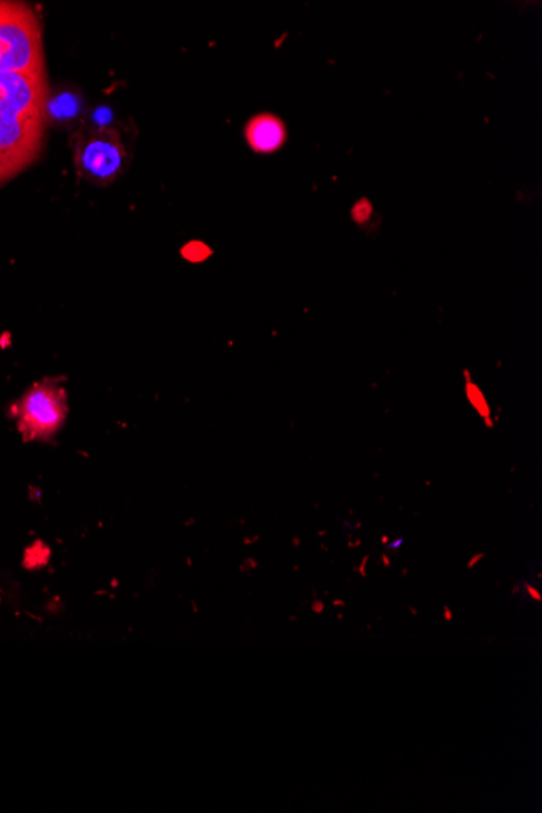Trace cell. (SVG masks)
<instances>
[{
  "mask_svg": "<svg viewBox=\"0 0 542 813\" xmlns=\"http://www.w3.org/2000/svg\"><path fill=\"white\" fill-rule=\"evenodd\" d=\"M46 72H0V185L40 157L48 122Z\"/></svg>",
  "mask_w": 542,
  "mask_h": 813,
  "instance_id": "1",
  "label": "cell"
},
{
  "mask_svg": "<svg viewBox=\"0 0 542 813\" xmlns=\"http://www.w3.org/2000/svg\"><path fill=\"white\" fill-rule=\"evenodd\" d=\"M41 20L28 3L0 2V72H42Z\"/></svg>",
  "mask_w": 542,
  "mask_h": 813,
  "instance_id": "2",
  "label": "cell"
},
{
  "mask_svg": "<svg viewBox=\"0 0 542 813\" xmlns=\"http://www.w3.org/2000/svg\"><path fill=\"white\" fill-rule=\"evenodd\" d=\"M70 145L80 178L100 188L112 184L129 164L121 136L109 127L82 126Z\"/></svg>",
  "mask_w": 542,
  "mask_h": 813,
  "instance_id": "3",
  "label": "cell"
},
{
  "mask_svg": "<svg viewBox=\"0 0 542 813\" xmlns=\"http://www.w3.org/2000/svg\"><path fill=\"white\" fill-rule=\"evenodd\" d=\"M66 418V392L52 380L37 383L24 393L17 406L20 432L27 440L52 438L62 428Z\"/></svg>",
  "mask_w": 542,
  "mask_h": 813,
  "instance_id": "4",
  "label": "cell"
},
{
  "mask_svg": "<svg viewBox=\"0 0 542 813\" xmlns=\"http://www.w3.org/2000/svg\"><path fill=\"white\" fill-rule=\"evenodd\" d=\"M245 137L253 150L270 153L283 145L287 140V129H284L283 122L274 116L262 114L249 122Z\"/></svg>",
  "mask_w": 542,
  "mask_h": 813,
  "instance_id": "5",
  "label": "cell"
},
{
  "mask_svg": "<svg viewBox=\"0 0 542 813\" xmlns=\"http://www.w3.org/2000/svg\"><path fill=\"white\" fill-rule=\"evenodd\" d=\"M79 103H77L76 94H69L63 91L61 94H49L48 98V119L54 121H70L77 114Z\"/></svg>",
  "mask_w": 542,
  "mask_h": 813,
  "instance_id": "6",
  "label": "cell"
},
{
  "mask_svg": "<svg viewBox=\"0 0 542 813\" xmlns=\"http://www.w3.org/2000/svg\"><path fill=\"white\" fill-rule=\"evenodd\" d=\"M369 217H371V205H369L368 200H362V202H359L358 205H355L354 218L359 223H362V221L368 220Z\"/></svg>",
  "mask_w": 542,
  "mask_h": 813,
  "instance_id": "7",
  "label": "cell"
},
{
  "mask_svg": "<svg viewBox=\"0 0 542 813\" xmlns=\"http://www.w3.org/2000/svg\"><path fill=\"white\" fill-rule=\"evenodd\" d=\"M524 588H526L528 594H530L531 598H533L536 603H541L542 596L540 594V591L536 590V588L531 586V584L524 583Z\"/></svg>",
  "mask_w": 542,
  "mask_h": 813,
  "instance_id": "8",
  "label": "cell"
},
{
  "mask_svg": "<svg viewBox=\"0 0 542 813\" xmlns=\"http://www.w3.org/2000/svg\"><path fill=\"white\" fill-rule=\"evenodd\" d=\"M482 559H484V554L474 555V558L471 559L470 562H468V566H470V569H473V566L476 565L478 562L482 561Z\"/></svg>",
  "mask_w": 542,
  "mask_h": 813,
  "instance_id": "9",
  "label": "cell"
},
{
  "mask_svg": "<svg viewBox=\"0 0 542 813\" xmlns=\"http://www.w3.org/2000/svg\"><path fill=\"white\" fill-rule=\"evenodd\" d=\"M443 614H445V615H443V619H445L446 622H452L453 621V614H452V611H450L449 608H443Z\"/></svg>",
  "mask_w": 542,
  "mask_h": 813,
  "instance_id": "10",
  "label": "cell"
},
{
  "mask_svg": "<svg viewBox=\"0 0 542 813\" xmlns=\"http://www.w3.org/2000/svg\"><path fill=\"white\" fill-rule=\"evenodd\" d=\"M313 612H317V614H320V612H323V609H325V605L323 603H320V601H317L315 604L312 605Z\"/></svg>",
  "mask_w": 542,
  "mask_h": 813,
  "instance_id": "11",
  "label": "cell"
},
{
  "mask_svg": "<svg viewBox=\"0 0 542 813\" xmlns=\"http://www.w3.org/2000/svg\"><path fill=\"white\" fill-rule=\"evenodd\" d=\"M368 561H369V558H365L364 561H362L361 573L364 576H365V563H368Z\"/></svg>",
  "mask_w": 542,
  "mask_h": 813,
  "instance_id": "12",
  "label": "cell"
},
{
  "mask_svg": "<svg viewBox=\"0 0 542 813\" xmlns=\"http://www.w3.org/2000/svg\"><path fill=\"white\" fill-rule=\"evenodd\" d=\"M400 544H403V540H398V541L395 542V544L389 545V549H390V548H392V549H397V548H398V545H400Z\"/></svg>",
  "mask_w": 542,
  "mask_h": 813,
  "instance_id": "13",
  "label": "cell"
},
{
  "mask_svg": "<svg viewBox=\"0 0 542 813\" xmlns=\"http://www.w3.org/2000/svg\"><path fill=\"white\" fill-rule=\"evenodd\" d=\"M333 604L337 605V608H338V605H340V608H343V605H344L343 601H338V600L334 601Z\"/></svg>",
  "mask_w": 542,
  "mask_h": 813,
  "instance_id": "14",
  "label": "cell"
},
{
  "mask_svg": "<svg viewBox=\"0 0 542 813\" xmlns=\"http://www.w3.org/2000/svg\"><path fill=\"white\" fill-rule=\"evenodd\" d=\"M383 563H385L387 566H390L389 558H387V555H383Z\"/></svg>",
  "mask_w": 542,
  "mask_h": 813,
  "instance_id": "15",
  "label": "cell"
},
{
  "mask_svg": "<svg viewBox=\"0 0 542 813\" xmlns=\"http://www.w3.org/2000/svg\"><path fill=\"white\" fill-rule=\"evenodd\" d=\"M410 611H411V614H413V615H418V611H416V609H414V608H410Z\"/></svg>",
  "mask_w": 542,
  "mask_h": 813,
  "instance_id": "16",
  "label": "cell"
}]
</instances>
